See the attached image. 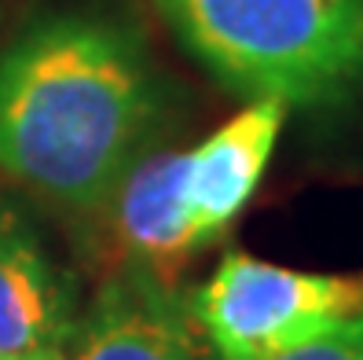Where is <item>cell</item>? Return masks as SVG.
<instances>
[{"label": "cell", "mask_w": 363, "mask_h": 360, "mask_svg": "<svg viewBox=\"0 0 363 360\" xmlns=\"http://www.w3.org/2000/svg\"><path fill=\"white\" fill-rule=\"evenodd\" d=\"M283 121H286L283 99H253L246 111L224 121L195 151H187L184 202L199 246L217 239L253 199Z\"/></svg>", "instance_id": "5"}, {"label": "cell", "mask_w": 363, "mask_h": 360, "mask_svg": "<svg viewBox=\"0 0 363 360\" xmlns=\"http://www.w3.org/2000/svg\"><path fill=\"white\" fill-rule=\"evenodd\" d=\"M191 309L224 360H272L359 312L363 280L228 253L191 294Z\"/></svg>", "instance_id": "3"}, {"label": "cell", "mask_w": 363, "mask_h": 360, "mask_svg": "<svg viewBox=\"0 0 363 360\" xmlns=\"http://www.w3.org/2000/svg\"><path fill=\"white\" fill-rule=\"evenodd\" d=\"M213 77L253 99L319 103L363 70V0H158Z\"/></svg>", "instance_id": "2"}, {"label": "cell", "mask_w": 363, "mask_h": 360, "mask_svg": "<svg viewBox=\"0 0 363 360\" xmlns=\"http://www.w3.org/2000/svg\"><path fill=\"white\" fill-rule=\"evenodd\" d=\"M184 165L187 151L136 158L111 195L121 253L165 283H173L169 272H177L187 253L202 250L184 202Z\"/></svg>", "instance_id": "6"}, {"label": "cell", "mask_w": 363, "mask_h": 360, "mask_svg": "<svg viewBox=\"0 0 363 360\" xmlns=\"http://www.w3.org/2000/svg\"><path fill=\"white\" fill-rule=\"evenodd\" d=\"M70 331L67 294L33 228L0 202V360L59 349Z\"/></svg>", "instance_id": "7"}, {"label": "cell", "mask_w": 363, "mask_h": 360, "mask_svg": "<svg viewBox=\"0 0 363 360\" xmlns=\"http://www.w3.org/2000/svg\"><path fill=\"white\" fill-rule=\"evenodd\" d=\"M272 360H363V309L312 342H301Z\"/></svg>", "instance_id": "8"}, {"label": "cell", "mask_w": 363, "mask_h": 360, "mask_svg": "<svg viewBox=\"0 0 363 360\" xmlns=\"http://www.w3.org/2000/svg\"><path fill=\"white\" fill-rule=\"evenodd\" d=\"M74 360H224L191 298L151 272L114 276L99 290Z\"/></svg>", "instance_id": "4"}, {"label": "cell", "mask_w": 363, "mask_h": 360, "mask_svg": "<svg viewBox=\"0 0 363 360\" xmlns=\"http://www.w3.org/2000/svg\"><path fill=\"white\" fill-rule=\"evenodd\" d=\"M151 118L136 45L99 15H52L0 52V169L70 209L111 202Z\"/></svg>", "instance_id": "1"}, {"label": "cell", "mask_w": 363, "mask_h": 360, "mask_svg": "<svg viewBox=\"0 0 363 360\" xmlns=\"http://www.w3.org/2000/svg\"><path fill=\"white\" fill-rule=\"evenodd\" d=\"M18 360H74L62 349H40V353H30V356H18Z\"/></svg>", "instance_id": "9"}]
</instances>
